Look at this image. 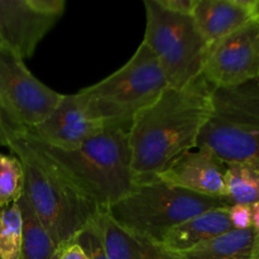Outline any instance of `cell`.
Here are the masks:
<instances>
[{
  "label": "cell",
  "mask_w": 259,
  "mask_h": 259,
  "mask_svg": "<svg viewBox=\"0 0 259 259\" xmlns=\"http://www.w3.org/2000/svg\"><path fill=\"white\" fill-rule=\"evenodd\" d=\"M229 206L210 209L177 225L167 233L162 244L181 254L212 238L233 230L234 228L228 212Z\"/></svg>",
  "instance_id": "15"
},
{
  "label": "cell",
  "mask_w": 259,
  "mask_h": 259,
  "mask_svg": "<svg viewBox=\"0 0 259 259\" xmlns=\"http://www.w3.org/2000/svg\"><path fill=\"white\" fill-rule=\"evenodd\" d=\"M196 148L210 152L224 164L259 162V80L212 89L211 109Z\"/></svg>",
  "instance_id": "6"
},
{
  "label": "cell",
  "mask_w": 259,
  "mask_h": 259,
  "mask_svg": "<svg viewBox=\"0 0 259 259\" xmlns=\"http://www.w3.org/2000/svg\"><path fill=\"white\" fill-rule=\"evenodd\" d=\"M228 212L234 229L244 230L252 228V212L249 205L233 204L229 206Z\"/></svg>",
  "instance_id": "22"
},
{
  "label": "cell",
  "mask_w": 259,
  "mask_h": 259,
  "mask_svg": "<svg viewBox=\"0 0 259 259\" xmlns=\"http://www.w3.org/2000/svg\"><path fill=\"white\" fill-rule=\"evenodd\" d=\"M65 10V0H0V51L32 57Z\"/></svg>",
  "instance_id": "9"
},
{
  "label": "cell",
  "mask_w": 259,
  "mask_h": 259,
  "mask_svg": "<svg viewBox=\"0 0 259 259\" xmlns=\"http://www.w3.org/2000/svg\"><path fill=\"white\" fill-rule=\"evenodd\" d=\"M23 223L22 249L19 259H55L61 248L47 232L30 206L25 194L17 201Z\"/></svg>",
  "instance_id": "17"
},
{
  "label": "cell",
  "mask_w": 259,
  "mask_h": 259,
  "mask_svg": "<svg viewBox=\"0 0 259 259\" xmlns=\"http://www.w3.org/2000/svg\"><path fill=\"white\" fill-rule=\"evenodd\" d=\"M7 146V137H5L4 126H3L2 123V115H0V147Z\"/></svg>",
  "instance_id": "26"
},
{
  "label": "cell",
  "mask_w": 259,
  "mask_h": 259,
  "mask_svg": "<svg viewBox=\"0 0 259 259\" xmlns=\"http://www.w3.org/2000/svg\"><path fill=\"white\" fill-rule=\"evenodd\" d=\"M0 115L7 147L24 169L25 196L56 244L65 247L103 210L30 143L20 126L10 121L2 110Z\"/></svg>",
  "instance_id": "2"
},
{
  "label": "cell",
  "mask_w": 259,
  "mask_h": 259,
  "mask_svg": "<svg viewBox=\"0 0 259 259\" xmlns=\"http://www.w3.org/2000/svg\"><path fill=\"white\" fill-rule=\"evenodd\" d=\"M225 169L227 166L210 152L197 148L177 157L157 179L195 194L227 199Z\"/></svg>",
  "instance_id": "12"
},
{
  "label": "cell",
  "mask_w": 259,
  "mask_h": 259,
  "mask_svg": "<svg viewBox=\"0 0 259 259\" xmlns=\"http://www.w3.org/2000/svg\"><path fill=\"white\" fill-rule=\"evenodd\" d=\"M55 259H88V258H86L85 253L82 252V249L78 247L77 243H76L75 240H72L71 243L66 244L65 247L61 248L57 257Z\"/></svg>",
  "instance_id": "24"
},
{
  "label": "cell",
  "mask_w": 259,
  "mask_h": 259,
  "mask_svg": "<svg viewBox=\"0 0 259 259\" xmlns=\"http://www.w3.org/2000/svg\"><path fill=\"white\" fill-rule=\"evenodd\" d=\"M23 223L17 202L0 207V259H19Z\"/></svg>",
  "instance_id": "19"
},
{
  "label": "cell",
  "mask_w": 259,
  "mask_h": 259,
  "mask_svg": "<svg viewBox=\"0 0 259 259\" xmlns=\"http://www.w3.org/2000/svg\"><path fill=\"white\" fill-rule=\"evenodd\" d=\"M255 239L257 234L253 228L233 229L181 253V255L185 259H249Z\"/></svg>",
  "instance_id": "16"
},
{
  "label": "cell",
  "mask_w": 259,
  "mask_h": 259,
  "mask_svg": "<svg viewBox=\"0 0 259 259\" xmlns=\"http://www.w3.org/2000/svg\"><path fill=\"white\" fill-rule=\"evenodd\" d=\"M227 200L230 205H253L259 201V162L225 164Z\"/></svg>",
  "instance_id": "18"
},
{
  "label": "cell",
  "mask_w": 259,
  "mask_h": 259,
  "mask_svg": "<svg viewBox=\"0 0 259 259\" xmlns=\"http://www.w3.org/2000/svg\"><path fill=\"white\" fill-rule=\"evenodd\" d=\"M98 220L109 259H185L162 243L119 227L105 210Z\"/></svg>",
  "instance_id": "14"
},
{
  "label": "cell",
  "mask_w": 259,
  "mask_h": 259,
  "mask_svg": "<svg viewBox=\"0 0 259 259\" xmlns=\"http://www.w3.org/2000/svg\"><path fill=\"white\" fill-rule=\"evenodd\" d=\"M63 94L38 80L24 61L0 51V110L24 129L45 121L61 103Z\"/></svg>",
  "instance_id": "8"
},
{
  "label": "cell",
  "mask_w": 259,
  "mask_h": 259,
  "mask_svg": "<svg viewBox=\"0 0 259 259\" xmlns=\"http://www.w3.org/2000/svg\"><path fill=\"white\" fill-rule=\"evenodd\" d=\"M202 77L212 89L235 88L259 80L257 17L211 46Z\"/></svg>",
  "instance_id": "10"
},
{
  "label": "cell",
  "mask_w": 259,
  "mask_h": 259,
  "mask_svg": "<svg viewBox=\"0 0 259 259\" xmlns=\"http://www.w3.org/2000/svg\"><path fill=\"white\" fill-rule=\"evenodd\" d=\"M255 17L259 20V0H255Z\"/></svg>",
  "instance_id": "28"
},
{
  "label": "cell",
  "mask_w": 259,
  "mask_h": 259,
  "mask_svg": "<svg viewBox=\"0 0 259 259\" xmlns=\"http://www.w3.org/2000/svg\"><path fill=\"white\" fill-rule=\"evenodd\" d=\"M229 205L227 199L195 194L154 179L137 185L105 212L119 227L162 243L177 225L210 209Z\"/></svg>",
  "instance_id": "5"
},
{
  "label": "cell",
  "mask_w": 259,
  "mask_h": 259,
  "mask_svg": "<svg viewBox=\"0 0 259 259\" xmlns=\"http://www.w3.org/2000/svg\"><path fill=\"white\" fill-rule=\"evenodd\" d=\"M167 88L156 56L142 42L123 67L75 95L86 113L104 126L129 131L134 116L153 104Z\"/></svg>",
  "instance_id": "4"
},
{
  "label": "cell",
  "mask_w": 259,
  "mask_h": 259,
  "mask_svg": "<svg viewBox=\"0 0 259 259\" xmlns=\"http://www.w3.org/2000/svg\"><path fill=\"white\" fill-rule=\"evenodd\" d=\"M250 212H252V228L259 237V201L250 205Z\"/></svg>",
  "instance_id": "25"
},
{
  "label": "cell",
  "mask_w": 259,
  "mask_h": 259,
  "mask_svg": "<svg viewBox=\"0 0 259 259\" xmlns=\"http://www.w3.org/2000/svg\"><path fill=\"white\" fill-rule=\"evenodd\" d=\"M249 259H259V237H257V239H255L254 249H253V253Z\"/></svg>",
  "instance_id": "27"
},
{
  "label": "cell",
  "mask_w": 259,
  "mask_h": 259,
  "mask_svg": "<svg viewBox=\"0 0 259 259\" xmlns=\"http://www.w3.org/2000/svg\"><path fill=\"white\" fill-rule=\"evenodd\" d=\"M143 42L156 56L169 88L181 89L202 75L211 45L190 14L172 12L158 0H146Z\"/></svg>",
  "instance_id": "7"
},
{
  "label": "cell",
  "mask_w": 259,
  "mask_h": 259,
  "mask_svg": "<svg viewBox=\"0 0 259 259\" xmlns=\"http://www.w3.org/2000/svg\"><path fill=\"white\" fill-rule=\"evenodd\" d=\"M23 129V128H22ZM30 143L48 157L70 181L101 210L131 194L137 186L132 169L128 129L105 126L73 149H61L33 138Z\"/></svg>",
  "instance_id": "3"
},
{
  "label": "cell",
  "mask_w": 259,
  "mask_h": 259,
  "mask_svg": "<svg viewBox=\"0 0 259 259\" xmlns=\"http://www.w3.org/2000/svg\"><path fill=\"white\" fill-rule=\"evenodd\" d=\"M164 8L181 14L192 15L196 0H158Z\"/></svg>",
  "instance_id": "23"
},
{
  "label": "cell",
  "mask_w": 259,
  "mask_h": 259,
  "mask_svg": "<svg viewBox=\"0 0 259 259\" xmlns=\"http://www.w3.org/2000/svg\"><path fill=\"white\" fill-rule=\"evenodd\" d=\"M105 128L91 118L78 103L75 94L63 95L53 113L38 125L24 129L29 136L48 146L73 149Z\"/></svg>",
  "instance_id": "11"
},
{
  "label": "cell",
  "mask_w": 259,
  "mask_h": 259,
  "mask_svg": "<svg viewBox=\"0 0 259 259\" xmlns=\"http://www.w3.org/2000/svg\"><path fill=\"white\" fill-rule=\"evenodd\" d=\"M24 194V169L15 156L0 153V207L14 204Z\"/></svg>",
  "instance_id": "20"
},
{
  "label": "cell",
  "mask_w": 259,
  "mask_h": 259,
  "mask_svg": "<svg viewBox=\"0 0 259 259\" xmlns=\"http://www.w3.org/2000/svg\"><path fill=\"white\" fill-rule=\"evenodd\" d=\"M211 93L201 75L185 88L168 86L134 116L128 142L137 185L157 179L177 157L196 148L211 109Z\"/></svg>",
  "instance_id": "1"
},
{
  "label": "cell",
  "mask_w": 259,
  "mask_h": 259,
  "mask_svg": "<svg viewBox=\"0 0 259 259\" xmlns=\"http://www.w3.org/2000/svg\"><path fill=\"white\" fill-rule=\"evenodd\" d=\"M255 17V0H196L192 18L210 45Z\"/></svg>",
  "instance_id": "13"
},
{
  "label": "cell",
  "mask_w": 259,
  "mask_h": 259,
  "mask_svg": "<svg viewBox=\"0 0 259 259\" xmlns=\"http://www.w3.org/2000/svg\"><path fill=\"white\" fill-rule=\"evenodd\" d=\"M98 219L99 215L96 219L89 223L73 240L82 249L88 259H109Z\"/></svg>",
  "instance_id": "21"
}]
</instances>
